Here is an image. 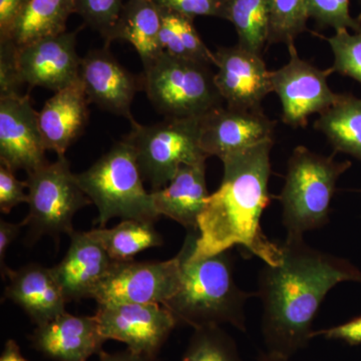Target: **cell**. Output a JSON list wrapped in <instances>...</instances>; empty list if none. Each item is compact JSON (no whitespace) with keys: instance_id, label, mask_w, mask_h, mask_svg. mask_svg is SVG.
I'll return each instance as SVG.
<instances>
[{"instance_id":"6da1fadb","label":"cell","mask_w":361,"mask_h":361,"mask_svg":"<svg viewBox=\"0 0 361 361\" xmlns=\"http://www.w3.org/2000/svg\"><path fill=\"white\" fill-rule=\"evenodd\" d=\"M276 264L259 271L261 332L266 355L290 360L312 341L313 322L327 293L342 282L361 284V270L348 259L318 250L303 237L287 236Z\"/></svg>"},{"instance_id":"7a4b0ae2","label":"cell","mask_w":361,"mask_h":361,"mask_svg":"<svg viewBox=\"0 0 361 361\" xmlns=\"http://www.w3.org/2000/svg\"><path fill=\"white\" fill-rule=\"evenodd\" d=\"M268 140L221 159L224 167L217 191L209 195L198 220L192 257L203 258L242 246L265 264H276L281 247L263 233L261 219L271 202V149Z\"/></svg>"},{"instance_id":"3957f363","label":"cell","mask_w":361,"mask_h":361,"mask_svg":"<svg viewBox=\"0 0 361 361\" xmlns=\"http://www.w3.org/2000/svg\"><path fill=\"white\" fill-rule=\"evenodd\" d=\"M198 231H189L180 249L182 274L179 289L164 306L179 324L193 327L230 324L246 332L245 305L255 293L242 290L234 279L230 250L208 257H192Z\"/></svg>"},{"instance_id":"277c9868","label":"cell","mask_w":361,"mask_h":361,"mask_svg":"<svg viewBox=\"0 0 361 361\" xmlns=\"http://www.w3.org/2000/svg\"><path fill=\"white\" fill-rule=\"evenodd\" d=\"M334 156L320 155L304 146L292 152L278 196L287 236L303 237L329 224L337 180L353 165L349 161H337Z\"/></svg>"},{"instance_id":"5b68a950","label":"cell","mask_w":361,"mask_h":361,"mask_svg":"<svg viewBox=\"0 0 361 361\" xmlns=\"http://www.w3.org/2000/svg\"><path fill=\"white\" fill-rule=\"evenodd\" d=\"M77 177L85 195L97 206L99 227H106L114 218L155 223L161 217L152 192L145 189L134 149L126 140L116 142Z\"/></svg>"},{"instance_id":"8992f818","label":"cell","mask_w":361,"mask_h":361,"mask_svg":"<svg viewBox=\"0 0 361 361\" xmlns=\"http://www.w3.org/2000/svg\"><path fill=\"white\" fill-rule=\"evenodd\" d=\"M142 78L149 102L166 118H201L225 102L205 63L163 52Z\"/></svg>"},{"instance_id":"52a82bcc","label":"cell","mask_w":361,"mask_h":361,"mask_svg":"<svg viewBox=\"0 0 361 361\" xmlns=\"http://www.w3.org/2000/svg\"><path fill=\"white\" fill-rule=\"evenodd\" d=\"M201 118H166L154 125L135 121L123 137L134 149L142 178L152 191L167 186L183 165L206 161L202 149Z\"/></svg>"},{"instance_id":"ba28073f","label":"cell","mask_w":361,"mask_h":361,"mask_svg":"<svg viewBox=\"0 0 361 361\" xmlns=\"http://www.w3.org/2000/svg\"><path fill=\"white\" fill-rule=\"evenodd\" d=\"M26 174L30 211L21 223L28 228L30 241L42 236L58 240L61 235H71L75 231V214L92 202L71 172L70 161L65 156L58 157L54 163L49 161Z\"/></svg>"},{"instance_id":"9c48e42d","label":"cell","mask_w":361,"mask_h":361,"mask_svg":"<svg viewBox=\"0 0 361 361\" xmlns=\"http://www.w3.org/2000/svg\"><path fill=\"white\" fill-rule=\"evenodd\" d=\"M182 274L180 252L167 261L116 262L94 291L97 305L165 304L179 289Z\"/></svg>"},{"instance_id":"30bf717a","label":"cell","mask_w":361,"mask_h":361,"mask_svg":"<svg viewBox=\"0 0 361 361\" xmlns=\"http://www.w3.org/2000/svg\"><path fill=\"white\" fill-rule=\"evenodd\" d=\"M288 63L271 71L273 92L282 106V121L293 129L307 126L308 118L322 114L336 103L338 94L330 89L331 68L320 70L298 56L295 44L288 45Z\"/></svg>"},{"instance_id":"8fae6325","label":"cell","mask_w":361,"mask_h":361,"mask_svg":"<svg viewBox=\"0 0 361 361\" xmlns=\"http://www.w3.org/2000/svg\"><path fill=\"white\" fill-rule=\"evenodd\" d=\"M97 318L104 338L121 341L135 353L156 358L179 322L163 304L97 305Z\"/></svg>"},{"instance_id":"7c38bea8","label":"cell","mask_w":361,"mask_h":361,"mask_svg":"<svg viewBox=\"0 0 361 361\" xmlns=\"http://www.w3.org/2000/svg\"><path fill=\"white\" fill-rule=\"evenodd\" d=\"M39 129V111L28 94L0 97V163L32 172L49 163Z\"/></svg>"},{"instance_id":"4fadbf2b","label":"cell","mask_w":361,"mask_h":361,"mask_svg":"<svg viewBox=\"0 0 361 361\" xmlns=\"http://www.w3.org/2000/svg\"><path fill=\"white\" fill-rule=\"evenodd\" d=\"M276 122L263 110L222 106L202 116L200 142L207 156L223 159L274 140Z\"/></svg>"},{"instance_id":"5bb4252c","label":"cell","mask_w":361,"mask_h":361,"mask_svg":"<svg viewBox=\"0 0 361 361\" xmlns=\"http://www.w3.org/2000/svg\"><path fill=\"white\" fill-rule=\"evenodd\" d=\"M78 30L45 37L18 49L21 78L30 87H39L56 92L80 78L77 51Z\"/></svg>"},{"instance_id":"9a60e30c","label":"cell","mask_w":361,"mask_h":361,"mask_svg":"<svg viewBox=\"0 0 361 361\" xmlns=\"http://www.w3.org/2000/svg\"><path fill=\"white\" fill-rule=\"evenodd\" d=\"M218 71L215 82L228 106L263 110L261 104L273 92L271 71L261 54L236 47H221L214 52Z\"/></svg>"},{"instance_id":"2e32d148","label":"cell","mask_w":361,"mask_h":361,"mask_svg":"<svg viewBox=\"0 0 361 361\" xmlns=\"http://www.w3.org/2000/svg\"><path fill=\"white\" fill-rule=\"evenodd\" d=\"M80 80L90 103L99 108L135 122L132 115L135 94L142 89V78L133 75L109 49H92L82 59Z\"/></svg>"},{"instance_id":"e0dca14e","label":"cell","mask_w":361,"mask_h":361,"mask_svg":"<svg viewBox=\"0 0 361 361\" xmlns=\"http://www.w3.org/2000/svg\"><path fill=\"white\" fill-rule=\"evenodd\" d=\"M68 236L71 242L65 257L51 270L70 302L92 298L116 262L89 231H73Z\"/></svg>"},{"instance_id":"ac0fdd59","label":"cell","mask_w":361,"mask_h":361,"mask_svg":"<svg viewBox=\"0 0 361 361\" xmlns=\"http://www.w3.org/2000/svg\"><path fill=\"white\" fill-rule=\"evenodd\" d=\"M32 346L54 361H87L99 355L106 339L94 316L66 312L39 325L30 336Z\"/></svg>"},{"instance_id":"d6986e66","label":"cell","mask_w":361,"mask_h":361,"mask_svg":"<svg viewBox=\"0 0 361 361\" xmlns=\"http://www.w3.org/2000/svg\"><path fill=\"white\" fill-rule=\"evenodd\" d=\"M6 279L4 297L25 311L37 326L66 312L68 301L51 267L32 263L18 270L9 268Z\"/></svg>"},{"instance_id":"ffe728a7","label":"cell","mask_w":361,"mask_h":361,"mask_svg":"<svg viewBox=\"0 0 361 361\" xmlns=\"http://www.w3.org/2000/svg\"><path fill=\"white\" fill-rule=\"evenodd\" d=\"M89 104L80 78L45 102L39 111V123L47 151L65 156L89 122Z\"/></svg>"},{"instance_id":"44dd1931","label":"cell","mask_w":361,"mask_h":361,"mask_svg":"<svg viewBox=\"0 0 361 361\" xmlns=\"http://www.w3.org/2000/svg\"><path fill=\"white\" fill-rule=\"evenodd\" d=\"M206 161L180 166L167 186L152 191L160 216L179 223L188 231H198V220L209 197Z\"/></svg>"},{"instance_id":"7402d4cb","label":"cell","mask_w":361,"mask_h":361,"mask_svg":"<svg viewBox=\"0 0 361 361\" xmlns=\"http://www.w3.org/2000/svg\"><path fill=\"white\" fill-rule=\"evenodd\" d=\"M161 25V9L155 0H128L106 44L116 39L130 42L146 70L163 54Z\"/></svg>"},{"instance_id":"603a6c76","label":"cell","mask_w":361,"mask_h":361,"mask_svg":"<svg viewBox=\"0 0 361 361\" xmlns=\"http://www.w3.org/2000/svg\"><path fill=\"white\" fill-rule=\"evenodd\" d=\"M75 13V0H32L18 14L6 39L18 49L66 32V23Z\"/></svg>"},{"instance_id":"cb8c5ba5","label":"cell","mask_w":361,"mask_h":361,"mask_svg":"<svg viewBox=\"0 0 361 361\" xmlns=\"http://www.w3.org/2000/svg\"><path fill=\"white\" fill-rule=\"evenodd\" d=\"M314 129L322 133L334 153H343L361 161V99L338 94L336 103L320 114Z\"/></svg>"},{"instance_id":"d4e9b609","label":"cell","mask_w":361,"mask_h":361,"mask_svg":"<svg viewBox=\"0 0 361 361\" xmlns=\"http://www.w3.org/2000/svg\"><path fill=\"white\" fill-rule=\"evenodd\" d=\"M154 224L155 223L126 219L115 227H99L89 233L104 247L114 261L127 262L134 260L140 252L163 245V237Z\"/></svg>"},{"instance_id":"484cf974","label":"cell","mask_w":361,"mask_h":361,"mask_svg":"<svg viewBox=\"0 0 361 361\" xmlns=\"http://www.w3.org/2000/svg\"><path fill=\"white\" fill-rule=\"evenodd\" d=\"M160 9L161 51L176 58L214 65V52L204 44L195 27L194 20L161 7Z\"/></svg>"},{"instance_id":"4316f807","label":"cell","mask_w":361,"mask_h":361,"mask_svg":"<svg viewBox=\"0 0 361 361\" xmlns=\"http://www.w3.org/2000/svg\"><path fill=\"white\" fill-rule=\"evenodd\" d=\"M271 0H228L225 20L234 25L242 49L261 54L268 47Z\"/></svg>"},{"instance_id":"83f0119b","label":"cell","mask_w":361,"mask_h":361,"mask_svg":"<svg viewBox=\"0 0 361 361\" xmlns=\"http://www.w3.org/2000/svg\"><path fill=\"white\" fill-rule=\"evenodd\" d=\"M180 361H242L236 341L218 325L194 329Z\"/></svg>"},{"instance_id":"f1b7e54d","label":"cell","mask_w":361,"mask_h":361,"mask_svg":"<svg viewBox=\"0 0 361 361\" xmlns=\"http://www.w3.org/2000/svg\"><path fill=\"white\" fill-rule=\"evenodd\" d=\"M307 0H271L268 47L294 44L298 35L307 30Z\"/></svg>"},{"instance_id":"f546056e","label":"cell","mask_w":361,"mask_h":361,"mask_svg":"<svg viewBox=\"0 0 361 361\" xmlns=\"http://www.w3.org/2000/svg\"><path fill=\"white\" fill-rule=\"evenodd\" d=\"M325 39L334 54L332 73L351 78L361 85V28L355 33L337 30Z\"/></svg>"},{"instance_id":"4dcf8cb0","label":"cell","mask_w":361,"mask_h":361,"mask_svg":"<svg viewBox=\"0 0 361 361\" xmlns=\"http://www.w3.org/2000/svg\"><path fill=\"white\" fill-rule=\"evenodd\" d=\"M123 4V0H75V13L99 32L106 44L120 18Z\"/></svg>"},{"instance_id":"1f68e13d","label":"cell","mask_w":361,"mask_h":361,"mask_svg":"<svg viewBox=\"0 0 361 361\" xmlns=\"http://www.w3.org/2000/svg\"><path fill=\"white\" fill-rule=\"evenodd\" d=\"M308 16L322 27L337 30L361 28L360 18H353L349 11V0H307Z\"/></svg>"},{"instance_id":"d6a6232c","label":"cell","mask_w":361,"mask_h":361,"mask_svg":"<svg viewBox=\"0 0 361 361\" xmlns=\"http://www.w3.org/2000/svg\"><path fill=\"white\" fill-rule=\"evenodd\" d=\"M18 49L9 39L0 40V97L20 94L25 85L18 66Z\"/></svg>"},{"instance_id":"836d02e7","label":"cell","mask_w":361,"mask_h":361,"mask_svg":"<svg viewBox=\"0 0 361 361\" xmlns=\"http://www.w3.org/2000/svg\"><path fill=\"white\" fill-rule=\"evenodd\" d=\"M161 8L194 20L197 16H212L225 20L228 0H155Z\"/></svg>"},{"instance_id":"e575fe53","label":"cell","mask_w":361,"mask_h":361,"mask_svg":"<svg viewBox=\"0 0 361 361\" xmlns=\"http://www.w3.org/2000/svg\"><path fill=\"white\" fill-rule=\"evenodd\" d=\"M25 180H20L11 169L0 166V211L8 214L20 204L27 203L28 194Z\"/></svg>"},{"instance_id":"d590c367","label":"cell","mask_w":361,"mask_h":361,"mask_svg":"<svg viewBox=\"0 0 361 361\" xmlns=\"http://www.w3.org/2000/svg\"><path fill=\"white\" fill-rule=\"evenodd\" d=\"M322 336L327 341H338L345 342L349 345H360L361 344V316L348 320L337 326L330 327L314 331L313 337Z\"/></svg>"},{"instance_id":"8d00e7d4","label":"cell","mask_w":361,"mask_h":361,"mask_svg":"<svg viewBox=\"0 0 361 361\" xmlns=\"http://www.w3.org/2000/svg\"><path fill=\"white\" fill-rule=\"evenodd\" d=\"M32 0H0V39H6L18 14Z\"/></svg>"},{"instance_id":"74e56055","label":"cell","mask_w":361,"mask_h":361,"mask_svg":"<svg viewBox=\"0 0 361 361\" xmlns=\"http://www.w3.org/2000/svg\"><path fill=\"white\" fill-rule=\"evenodd\" d=\"M23 227V223L14 224L4 219L0 220V271L2 280H6V273L9 269L6 263L7 250L18 238Z\"/></svg>"},{"instance_id":"f35d334b","label":"cell","mask_w":361,"mask_h":361,"mask_svg":"<svg viewBox=\"0 0 361 361\" xmlns=\"http://www.w3.org/2000/svg\"><path fill=\"white\" fill-rule=\"evenodd\" d=\"M156 358L149 356L140 355L127 348L118 353H108L102 351L99 355V361H156Z\"/></svg>"},{"instance_id":"ab89813d","label":"cell","mask_w":361,"mask_h":361,"mask_svg":"<svg viewBox=\"0 0 361 361\" xmlns=\"http://www.w3.org/2000/svg\"><path fill=\"white\" fill-rule=\"evenodd\" d=\"M0 361H30L26 360L21 353L20 348L13 339H8L6 342L4 351L0 356Z\"/></svg>"},{"instance_id":"60d3db41","label":"cell","mask_w":361,"mask_h":361,"mask_svg":"<svg viewBox=\"0 0 361 361\" xmlns=\"http://www.w3.org/2000/svg\"><path fill=\"white\" fill-rule=\"evenodd\" d=\"M259 361H291L290 360H287V358H280V357H274V356H271L266 355V353H263L260 356V360Z\"/></svg>"},{"instance_id":"b9f144b4","label":"cell","mask_w":361,"mask_h":361,"mask_svg":"<svg viewBox=\"0 0 361 361\" xmlns=\"http://www.w3.org/2000/svg\"><path fill=\"white\" fill-rule=\"evenodd\" d=\"M357 1H358V4H360V6L361 7V0H357Z\"/></svg>"}]
</instances>
